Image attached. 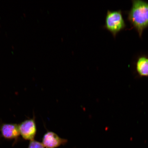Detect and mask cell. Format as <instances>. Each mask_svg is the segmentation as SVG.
<instances>
[{"label":"cell","instance_id":"obj_5","mask_svg":"<svg viewBox=\"0 0 148 148\" xmlns=\"http://www.w3.org/2000/svg\"><path fill=\"white\" fill-rule=\"evenodd\" d=\"M0 131L2 136L7 139L17 138L20 134L18 125L15 123H3L1 125Z\"/></svg>","mask_w":148,"mask_h":148},{"label":"cell","instance_id":"obj_4","mask_svg":"<svg viewBox=\"0 0 148 148\" xmlns=\"http://www.w3.org/2000/svg\"><path fill=\"white\" fill-rule=\"evenodd\" d=\"M68 140L60 137L58 135L52 131H48L44 135L42 144L46 148H56L64 145Z\"/></svg>","mask_w":148,"mask_h":148},{"label":"cell","instance_id":"obj_3","mask_svg":"<svg viewBox=\"0 0 148 148\" xmlns=\"http://www.w3.org/2000/svg\"><path fill=\"white\" fill-rule=\"evenodd\" d=\"M20 134L24 139L32 140L37 132V128L35 118L27 119L18 125Z\"/></svg>","mask_w":148,"mask_h":148},{"label":"cell","instance_id":"obj_1","mask_svg":"<svg viewBox=\"0 0 148 148\" xmlns=\"http://www.w3.org/2000/svg\"><path fill=\"white\" fill-rule=\"evenodd\" d=\"M128 18L141 36L144 29L148 27V2L140 0L133 1Z\"/></svg>","mask_w":148,"mask_h":148},{"label":"cell","instance_id":"obj_6","mask_svg":"<svg viewBox=\"0 0 148 148\" xmlns=\"http://www.w3.org/2000/svg\"><path fill=\"white\" fill-rule=\"evenodd\" d=\"M136 70L142 76H148V58L141 57L138 58L136 65Z\"/></svg>","mask_w":148,"mask_h":148},{"label":"cell","instance_id":"obj_2","mask_svg":"<svg viewBox=\"0 0 148 148\" xmlns=\"http://www.w3.org/2000/svg\"><path fill=\"white\" fill-rule=\"evenodd\" d=\"M125 27L121 11L108 10L105 18L104 28L110 31L114 36Z\"/></svg>","mask_w":148,"mask_h":148},{"label":"cell","instance_id":"obj_7","mask_svg":"<svg viewBox=\"0 0 148 148\" xmlns=\"http://www.w3.org/2000/svg\"><path fill=\"white\" fill-rule=\"evenodd\" d=\"M43 144L40 142L34 140H31L29 143L28 148H44Z\"/></svg>","mask_w":148,"mask_h":148}]
</instances>
